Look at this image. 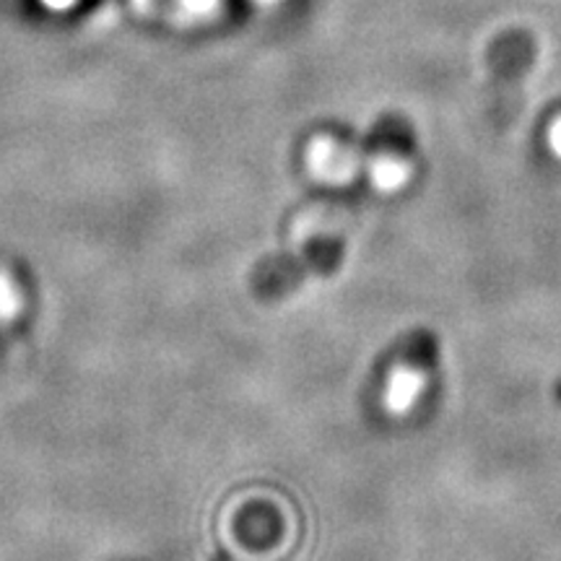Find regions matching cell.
I'll return each instance as SVG.
<instances>
[{
  "mask_svg": "<svg viewBox=\"0 0 561 561\" xmlns=\"http://www.w3.org/2000/svg\"><path fill=\"white\" fill-rule=\"evenodd\" d=\"M310 164L312 170L325 180H346L359 170L362 157L356 151L346 149V146L335 144V140L320 138L314 140L310 149Z\"/></svg>",
  "mask_w": 561,
  "mask_h": 561,
  "instance_id": "6da1fadb",
  "label": "cell"
},
{
  "mask_svg": "<svg viewBox=\"0 0 561 561\" xmlns=\"http://www.w3.org/2000/svg\"><path fill=\"white\" fill-rule=\"evenodd\" d=\"M421 388H424V377H421L419 369H396L390 375L388 388H385V403H388L390 411L411 409L421 396Z\"/></svg>",
  "mask_w": 561,
  "mask_h": 561,
  "instance_id": "7a4b0ae2",
  "label": "cell"
},
{
  "mask_svg": "<svg viewBox=\"0 0 561 561\" xmlns=\"http://www.w3.org/2000/svg\"><path fill=\"white\" fill-rule=\"evenodd\" d=\"M369 174L382 191H396V187H401L405 178H409V167H405L401 159L380 157L369 164Z\"/></svg>",
  "mask_w": 561,
  "mask_h": 561,
  "instance_id": "3957f363",
  "label": "cell"
},
{
  "mask_svg": "<svg viewBox=\"0 0 561 561\" xmlns=\"http://www.w3.org/2000/svg\"><path fill=\"white\" fill-rule=\"evenodd\" d=\"M549 144H551L553 153H559V157H561V117H559L557 123L551 125V130H549Z\"/></svg>",
  "mask_w": 561,
  "mask_h": 561,
  "instance_id": "277c9868",
  "label": "cell"
}]
</instances>
